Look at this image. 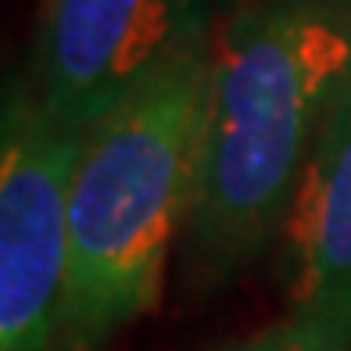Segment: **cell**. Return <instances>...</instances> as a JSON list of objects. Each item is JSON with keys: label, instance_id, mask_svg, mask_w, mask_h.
Returning a JSON list of instances; mask_svg holds the SVG:
<instances>
[{"label": "cell", "instance_id": "1", "mask_svg": "<svg viewBox=\"0 0 351 351\" xmlns=\"http://www.w3.org/2000/svg\"><path fill=\"white\" fill-rule=\"evenodd\" d=\"M351 72V8L330 0H251L208 58L197 143L190 258L233 276L280 237L298 180Z\"/></svg>", "mask_w": 351, "mask_h": 351}, {"label": "cell", "instance_id": "2", "mask_svg": "<svg viewBox=\"0 0 351 351\" xmlns=\"http://www.w3.org/2000/svg\"><path fill=\"white\" fill-rule=\"evenodd\" d=\"M201 51L90 125L69 194L61 351H104L158 305L197 190Z\"/></svg>", "mask_w": 351, "mask_h": 351}, {"label": "cell", "instance_id": "3", "mask_svg": "<svg viewBox=\"0 0 351 351\" xmlns=\"http://www.w3.org/2000/svg\"><path fill=\"white\" fill-rule=\"evenodd\" d=\"M86 130L43 108L33 83L4 90L0 119V351H61L69 194Z\"/></svg>", "mask_w": 351, "mask_h": 351}, {"label": "cell", "instance_id": "4", "mask_svg": "<svg viewBox=\"0 0 351 351\" xmlns=\"http://www.w3.org/2000/svg\"><path fill=\"white\" fill-rule=\"evenodd\" d=\"M241 0H43L36 33V93L75 130L212 51Z\"/></svg>", "mask_w": 351, "mask_h": 351}, {"label": "cell", "instance_id": "5", "mask_svg": "<svg viewBox=\"0 0 351 351\" xmlns=\"http://www.w3.org/2000/svg\"><path fill=\"white\" fill-rule=\"evenodd\" d=\"M280 241L291 312L351 330V72L315 136Z\"/></svg>", "mask_w": 351, "mask_h": 351}, {"label": "cell", "instance_id": "6", "mask_svg": "<svg viewBox=\"0 0 351 351\" xmlns=\"http://www.w3.org/2000/svg\"><path fill=\"white\" fill-rule=\"evenodd\" d=\"M219 351H351V330L305 312H287L280 323Z\"/></svg>", "mask_w": 351, "mask_h": 351}, {"label": "cell", "instance_id": "7", "mask_svg": "<svg viewBox=\"0 0 351 351\" xmlns=\"http://www.w3.org/2000/svg\"><path fill=\"white\" fill-rule=\"evenodd\" d=\"M330 4H341V8H351V0H330Z\"/></svg>", "mask_w": 351, "mask_h": 351}]
</instances>
